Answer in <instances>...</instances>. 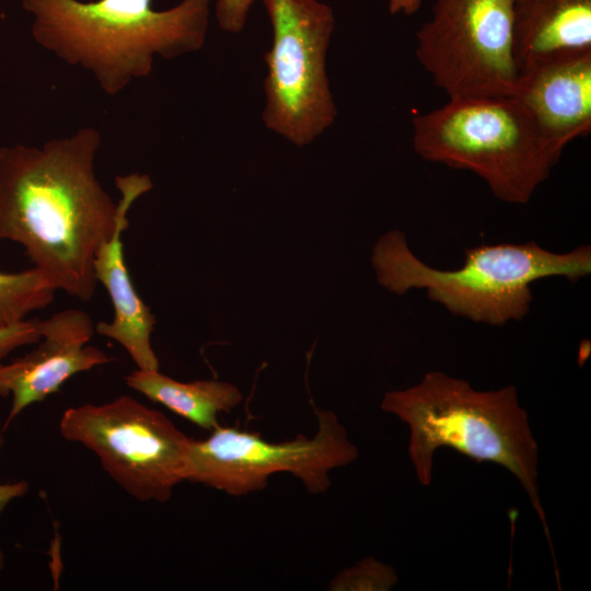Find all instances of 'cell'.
Segmentation results:
<instances>
[{
	"instance_id": "obj_15",
	"label": "cell",
	"mask_w": 591,
	"mask_h": 591,
	"mask_svg": "<svg viewBox=\"0 0 591 591\" xmlns=\"http://www.w3.org/2000/svg\"><path fill=\"white\" fill-rule=\"evenodd\" d=\"M55 291L35 268L0 271V327L22 322L28 313L48 306Z\"/></svg>"
},
{
	"instance_id": "obj_8",
	"label": "cell",
	"mask_w": 591,
	"mask_h": 591,
	"mask_svg": "<svg viewBox=\"0 0 591 591\" xmlns=\"http://www.w3.org/2000/svg\"><path fill=\"white\" fill-rule=\"evenodd\" d=\"M315 415L317 430L312 438L275 443L258 433L219 426L205 440L192 439L185 482L244 496L266 488L271 475L289 473L309 493L326 491L329 473L352 463L358 449L334 412L315 408Z\"/></svg>"
},
{
	"instance_id": "obj_1",
	"label": "cell",
	"mask_w": 591,
	"mask_h": 591,
	"mask_svg": "<svg viewBox=\"0 0 591 591\" xmlns=\"http://www.w3.org/2000/svg\"><path fill=\"white\" fill-rule=\"evenodd\" d=\"M101 143L96 128L81 127L40 147L0 148V241L22 245L55 290L81 301L94 296L95 255L121 211L153 186L148 174L118 175L115 201L95 172Z\"/></svg>"
},
{
	"instance_id": "obj_13",
	"label": "cell",
	"mask_w": 591,
	"mask_h": 591,
	"mask_svg": "<svg viewBox=\"0 0 591 591\" xmlns=\"http://www.w3.org/2000/svg\"><path fill=\"white\" fill-rule=\"evenodd\" d=\"M129 209L121 211L115 231L95 255L96 280L104 286L114 306L113 321L97 323L95 332L120 344L138 369L159 370L151 346L155 317L138 296L124 260L121 235L129 224Z\"/></svg>"
},
{
	"instance_id": "obj_19",
	"label": "cell",
	"mask_w": 591,
	"mask_h": 591,
	"mask_svg": "<svg viewBox=\"0 0 591 591\" xmlns=\"http://www.w3.org/2000/svg\"><path fill=\"white\" fill-rule=\"evenodd\" d=\"M28 490V483L20 480L16 483L0 484V512L14 498L22 497ZM4 566V556L0 549V570Z\"/></svg>"
},
{
	"instance_id": "obj_18",
	"label": "cell",
	"mask_w": 591,
	"mask_h": 591,
	"mask_svg": "<svg viewBox=\"0 0 591 591\" xmlns=\"http://www.w3.org/2000/svg\"><path fill=\"white\" fill-rule=\"evenodd\" d=\"M254 2L255 0H217L215 14L220 28L232 34L240 33Z\"/></svg>"
},
{
	"instance_id": "obj_16",
	"label": "cell",
	"mask_w": 591,
	"mask_h": 591,
	"mask_svg": "<svg viewBox=\"0 0 591 591\" xmlns=\"http://www.w3.org/2000/svg\"><path fill=\"white\" fill-rule=\"evenodd\" d=\"M397 581L395 570L371 557L340 571L329 583L333 591L389 590Z\"/></svg>"
},
{
	"instance_id": "obj_21",
	"label": "cell",
	"mask_w": 591,
	"mask_h": 591,
	"mask_svg": "<svg viewBox=\"0 0 591 591\" xmlns=\"http://www.w3.org/2000/svg\"><path fill=\"white\" fill-rule=\"evenodd\" d=\"M3 444V438L0 436V447Z\"/></svg>"
},
{
	"instance_id": "obj_12",
	"label": "cell",
	"mask_w": 591,
	"mask_h": 591,
	"mask_svg": "<svg viewBox=\"0 0 591 591\" xmlns=\"http://www.w3.org/2000/svg\"><path fill=\"white\" fill-rule=\"evenodd\" d=\"M511 14L519 72L591 51V0H511Z\"/></svg>"
},
{
	"instance_id": "obj_3",
	"label": "cell",
	"mask_w": 591,
	"mask_h": 591,
	"mask_svg": "<svg viewBox=\"0 0 591 591\" xmlns=\"http://www.w3.org/2000/svg\"><path fill=\"white\" fill-rule=\"evenodd\" d=\"M381 408L408 427V456L420 485L431 484L442 448L500 465L529 496L551 544L538 495V445L514 385L478 391L466 380L429 371L407 389L384 393Z\"/></svg>"
},
{
	"instance_id": "obj_10",
	"label": "cell",
	"mask_w": 591,
	"mask_h": 591,
	"mask_svg": "<svg viewBox=\"0 0 591 591\" xmlns=\"http://www.w3.org/2000/svg\"><path fill=\"white\" fill-rule=\"evenodd\" d=\"M39 331L35 349L0 364V396L12 395L5 426L27 406L58 392L74 374L111 361L103 350L88 345L95 327L82 310L66 309L39 320Z\"/></svg>"
},
{
	"instance_id": "obj_14",
	"label": "cell",
	"mask_w": 591,
	"mask_h": 591,
	"mask_svg": "<svg viewBox=\"0 0 591 591\" xmlns=\"http://www.w3.org/2000/svg\"><path fill=\"white\" fill-rule=\"evenodd\" d=\"M126 383L152 402L209 431L219 427V414L231 412L242 401L240 390L229 382H179L159 370L136 369L126 376Z\"/></svg>"
},
{
	"instance_id": "obj_11",
	"label": "cell",
	"mask_w": 591,
	"mask_h": 591,
	"mask_svg": "<svg viewBox=\"0 0 591 591\" xmlns=\"http://www.w3.org/2000/svg\"><path fill=\"white\" fill-rule=\"evenodd\" d=\"M561 155L591 131V51L548 59L519 72L513 95Z\"/></svg>"
},
{
	"instance_id": "obj_5",
	"label": "cell",
	"mask_w": 591,
	"mask_h": 591,
	"mask_svg": "<svg viewBox=\"0 0 591 591\" xmlns=\"http://www.w3.org/2000/svg\"><path fill=\"white\" fill-rule=\"evenodd\" d=\"M413 129L420 158L476 174L509 204L529 202L560 158L514 96L449 100Z\"/></svg>"
},
{
	"instance_id": "obj_20",
	"label": "cell",
	"mask_w": 591,
	"mask_h": 591,
	"mask_svg": "<svg viewBox=\"0 0 591 591\" xmlns=\"http://www.w3.org/2000/svg\"><path fill=\"white\" fill-rule=\"evenodd\" d=\"M422 4V0H390L389 11L391 14L412 15L416 13Z\"/></svg>"
},
{
	"instance_id": "obj_7",
	"label": "cell",
	"mask_w": 591,
	"mask_h": 591,
	"mask_svg": "<svg viewBox=\"0 0 591 591\" xmlns=\"http://www.w3.org/2000/svg\"><path fill=\"white\" fill-rule=\"evenodd\" d=\"M59 430L94 452L104 471L140 501H167L185 482L192 438L130 396L68 408Z\"/></svg>"
},
{
	"instance_id": "obj_2",
	"label": "cell",
	"mask_w": 591,
	"mask_h": 591,
	"mask_svg": "<svg viewBox=\"0 0 591 591\" xmlns=\"http://www.w3.org/2000/svg\"><path fill=\"white\" fill-rule=\"evenodd\" d=\"M211 0H182L154 10L152 0H23L31 33L45 50L90 72L108 96L150 76L154 58L198 51L206 42Z\"/></svg>"
},
{
	"instance_id": "obj_4",
	"label": "cell",
	"mask_w": 591,
	"mask_h": 591,
	"mask_svg": "<svg viewBox=\"0 0 591 591\" xmlns=\"http://www.w3.org/2000/svg\"><path fill=\"white\" fill-rule=\"evenodd\" d=\"M371 263L378 282L397 296L422 289L454 315L501 326L529 314L533 282L549 277L577 281L590 275L591 246L555 253L534 241L480 244L465 250L460 268L443 270L419 259L406 235L393 230L376 241Z\"/></svg>"
},
{
	"instance_id": "obj_6",
	"label": "cell",
	"mask_w": 591,
	"mask_h": 591,
	"mask_svg": "<svg viewBox=\"0 0 591 591\" xmlns=\"http://www.w3.org/2000/svg\"><path fill=\"white\" fill-rule=\"evenodd\" d=\"M273 27L265 54V126L298 147L329 128L337 108L326 72L335 25L333 9L320 0H262Z\"/></svg>"
},
{
	"instance_id": "obj_17",
	"label": "cell",
	"mask_w": 591,
	"mask_h": 591,
	"mask_svg": "<svg viewBox=\"0 0 591 591\" xmlns=\"http://www.w3.org/2000/svg\"><path fill=\"white\" fill-rule=\"evenodd\" d=\"M39 320L22 322L0 327V364L2 360L19 347L36 344L40 340Z\"/></svg>"
},
{
	"instance_id": "obj_9",
	"label": "cell",
	"mask_w": 591,
	"mask_h": 591,
	"mask_svg": "<svg viewBox=\"0 0 591 591\" xmlns=\"http://www.w3.org/2000/svg\"><path fill=\"white\" fill-rule=\"evenodd\" d=\"M416 37L418 61L449 100L513 95L511 0H436Z\"/></svg>"
}]
</instances>
